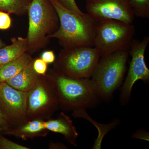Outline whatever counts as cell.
<instances>
[{"instance_id":"cell-1","label":"cell","mask_w":149,"mask_h":149,"mask_svg":"<svg viewBox=\"0 0 149 149\" xmlns=\"http://www.w3.org/2000/svg\"><path fill=\"white\" fill-rule=\"evenodd\" d=\"M59 20L58 29L49 36L56 38L63 48L76 46L94 47L97 19L88 13L77 14L56 0H49Z\"/></svg>"},{"instance_id":"cell-2","label":"cell","mask_w":149,"mask_h":149,"mask_svg":"<svg viewBox=\"0 0 149 149\" xmlns=\"http://www.w3.org/2000/svg\"><path fill=\"white\" fill-rule=\"evenodd\" d=\"M49 74L54 81L60 108L63 111L94 108L101 101L91 78L69 77L54 68Z\"/></svg>"},{"instance_id":"cell-3","label":"cell","mask_w":149,"mask_h":149,"mask_svg":"<svg viewBox=\"0 0 149 149\" xmlns=\"http://www.w3.org/2000/svg\"><path fill=\"white\" fill-rule=\"evenodd\" d=\"M27 13L29 17L27 52L33 53L47 44L49 36L58 29L59 20L49 0H31Z\"/></svg>"},{"instance_id":"cell-4","label":"cell","mask_w":149,"mask_h":149,"mask_svg":"<svg viewBox=\"0 0 149 149\" xmlns=\"http://www.w3.org/2000/svg\"><path fill=\"white\" fill-rule=\"evenodd\" d=\"M128 56V50H124L101 56L90 78L101 100H110L121 85Z\"/></svg>"},{"instance_id":"cell-5","label":"cell","mask_w":149,"mask_h":149,"mask_svg":"<svg viewBox=\"0 0 149 149\" xmlns=\"http://www.w3.org/2000/svg\"><path fill=\"white\" fill-rule=\"evenodd\" d=\"M97 19L94 47L101 56L129 50L136 32L133 23L109 19Z\"/></svg>"},{"instance_id":"cell-6","label":"cell","mask_w":149,"mask_h":149,"mask_svg":"<svg viewBox=\"0 0 149 149\" xmlns=\"http://www.w3.org/2000/svg\"><path fill=\"white\" fill-rule=\"evenodd\" d=\"M100 57L94 47L63 48L54 62V68L69 77L91 78Z\"/></svg>"},{"instance_id":"cell-7","label":"cell","mask_w":149,"mask_h":149,"mask_svg":"<svg viewBox=\"0 0 149 149\" xmlns=\"http://www.w3.org/2000/svg\"><path fill=\"white\" fill-rule=\"evenodd\" d=\"M59 108L52 78L49 73L39 75L35 85L27 93L28 120H47Z\"/></svg>"},{"instance_id":"cell-8","label":"cell","mask_w":149,"mask_h":149,"mask_svg":"<svg viewBox=\"0 0 149 149\" xmlns=\"http://www.w3.org/2000/svg\"><path fill=\"white\" fill-rule=\"evenodd\" d=\"M149 43V36L142 40H133L128 50L131 57L128 74L123 85L120 94L121 104H128L131 97L133 85L138 80H149V70L145 60V54Z\"/></svg>"},{"instance_id":"cell-9","label":"cell","mask_w":149,"mask_h":149,"mask_svg":"<svg viewBox=\"0 0 149 149\" xmlns=\"http://www.w3.org/2000/svg\"><path fill=\"white\" fill-rule=\"evenodd\" d=\"M0 109L11 128H15L26 122L28 120L27 93L14 89L6 83H1Z\"/></svg>"},{"instance_id":"cell-10","label":"cell","mask_w":149,"mask_h":149,"mask_svg":"<svg viewBox=\"0 0 149 149\" xmlns=\"http://www.w3.org/2000/svg\"><path fill=\"white\" fill-rule=\"evenodd\" d=\"M86 9L97 19H116L133 23L135 15L130 0H86Z\"/></svg>"},{"instance_id":"cell-11","label":"cell","mask_w":149,"mask_h":149,"mask_svg":"<svg viewBox=\"0 0 149 149\" xmlns=\"http://www.w3.org/2000/svg\"><path fill=\"white\" fill-rule=\"evenodd\" d=\"M45 128L49 131L61 134L70 144L77 147L78 133L72 119L63 112L55 118H52L45 121Z\"/></svg>"},{"instance_id":"cell-12","label":"cell","mask_w":149,"mask_h":149,"mask_svg":"<svg viewBox=\"0 0 149 149\" xmlns=\"http://www.w3.org/2000/svg\"><path fill=\"white\" fill-rule=\"evenodd\" d=\"M45 120L42 119L28 120L3 134L11 135L24 141L38 137H45L49 132L45 128Z\"/></svg>"},{"instance_id":"cell-13","label":"cell","mask_w":149,"mask_h":149,"mask_svg":"<svg viewBox=\"0 0 149 149\" xmlns=\"http://www.w3.org/2000/svg\"><path fill=\"white\" fill-rule=\"evenodd\" d=\"M33 60L21 71L6 83L18 91L26 93L29 92L35 85L40 75L33 68Z\"/></svg>"},{"instance_id":"cell-14","label":"cell","mask_w":149,"mask_h":149,"mask_svg":"<svg viewBox=\"0 0 149 149\" xmlns=\"http://www.w3.org/2000/svg\"><path fill=\"white\" fill-rule=\"evenodd\" d=\"M11 40L10 45L0 48V66L18 58L27 52V37H13Z\"/></svg>"},{"instance_id":"cell-15","label":"cell","mask_w":149,"mask_h":149,"mask_svg":"<svg viewBox=\"0 0 149 149\" xmlns=\"http://www.w3.org/2000/svg\"><path fill=\"white\" fill-rule=\"evenodd\" d=\"M27 52L16 59L0 66V82L6 83L8 80L21 71L33 61Z\"/></svg>"},{"instance_id":"cell-16","label":"cell","mask_w":149,"mask_h":149,"mask_svg":"<svg viewBox=\"0 0 149 149\" xmlns=\"http://www.w3.org/2000/svg\"><path fill=\"white\" fill-rule=\"evenodd\" d=\"M31 0H0V10L17 15H24Z\"/></svg>"},{"instance_id":"cell-17","label":"cell","mask_w":149,"mask_h":149,"mask_svg":"<svg viewBox=\"0 0 149 149\" xmlns=\"http://www.w3.org/2000/svg\"><path fill=\"white\" fill-rule=\"evenodd\" d=\"M135 16L140 18H149V0H130Z\"/></svg>"},{"instance_id":"cell-18","label":"cell","mask_w":149,"mask_h":149,"mask_svg":"<svg viewBox=\"0 0 149 149\" xmlns=\"http://www.w3.org/2000/svg\"><path fill=\"white\" fill-rule=\"evenodd\" d=\"M28 147L6 139L3 135L0 134V149H29Z\"/></svg>"},{"instance_id":"cell-19","label":"cell","mask_w":149,"mask_h":149,"mask_svg":"<svg viewBox=\"0 0 149 149\" xmlns=\"http://www.w3.org/2000/svg\"><path fill=\"white\" fill-rule=\"evenodd\" d=\"M48 64L41 58L33 60V68L35 72L39 75H45L47 74Z\"/></svg>"},{"instance_id":"cell-20","label":"cell","mask_w":149,"mask_h":149,"mask_svg":"<svg viewBox=\"0 0 149 149\" xmlns=\"http://www.w3.org/2000/svg\"><path fill=\"white\" fill-rule=\"evenodd\" d=\"M65 8L77 14L83 15V13L77 6L75 0H56Z\"/></svg>"},{"instance_id":"cell-21","label":"cell","mask_w":149,"mask_h":149,"mask_svg":"<svg viewBox=\"0 0 149 149\" xmlns=\"http://www.w3.org/2000/svg\"><path fill=\"white\" fill-rule=\"evenodd\" d=\"M12 25V19L9 13L0 10V29L6 30Z\"/></svg>"},{"instance_id":"cell-22","label":"cell","mask_w":149,"mask_h":149,"mask_svg":"<svg viewBox=\"0 0 149 149\" xmlns=\"http://www.w3.org/2000/svg\"><path fill=\"white\" fill-rule=\"evenodd\" d=\"M11 128L7 119L0 109V133H3Z\"/></svg>"},{"instance_id":"cell-23","label":"cell","mask_w":149,"mask_h":149,"mask_svg":"<svg viewBox=\"0 0 149 149\" xmlns=\"http://www.w3.org/2000/svg\"><path fill=\"white\" fill-rule=\"evenodd\" d=\"M48 64L54 63L56 60V56L54 51L49 50L43 52L41 58Z\"/></svg>"},{"instance_id":"cell-24","label":"cell","mask_w":149,"mask_h":149,"mask_svg":"<svg viewBox=\"0 0 149 149\" xmlns=\"http://www.w3.org/2000/svg\"><path fill=\"white\" fill-rule=\"evenodd\" d=\"M49 149H68L66 146L64 144L60 143H54L51 141L49 145Z\"/></svg>"},{"instance_id":"cell-25","label":"cell","mask_w":149,"mask_h":149,"mask_svg":"<svg viewBox=\"0 0 149 149\" xmlns=\"http://www.w3.org/2000/svg\"><path fill=\"white\" fill-rule=\"evenodd\" d=\"M6 45L0 39V48L2 47H4V46H5Z\"/></svg>"},{"instance_id":"cell-26","label":"cell","mask_w":149,"mask_h":149,"mask_svg":"<svg viewBox=\"0 0 149 149\" xmlns=\"http://www.w3.org/2000/svg\"><path fill=\"white\" fill-rule=\"evenodd\" d=\"M1 82H0V86H1Z\"/></svg>"}]
</instances>
